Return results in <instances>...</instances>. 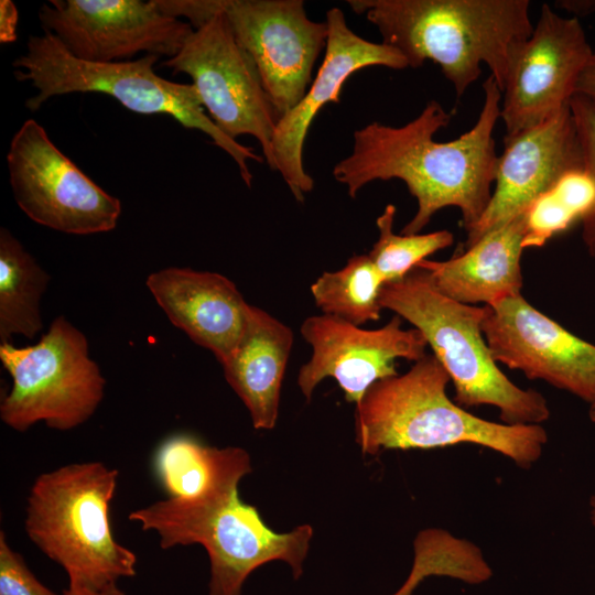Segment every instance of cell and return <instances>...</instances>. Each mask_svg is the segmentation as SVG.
Segmentation results:
<instances>
[{"label": "cell", "mask_w": 595, "mask_h": 595, "mask_svg": "<svg viewBox=\"0 0 595 595\" xmlns=\"http://www.w3.org/2000/svg\"><path fill=\"white\" fill-rule=\"evenodd\" d=\"M217 447L188 434L167 437L158 447L153 467L170 498H193L210 484Z\"/></svg>", "instance_id": "obj_24"}, {"label": "cell", "mask_w": 595, "mask_h": 595, "mask_svg": "<svg viewBox=\"0 0 595 595\" xmlns=\"http://www.w3.org/2000/svg\"><path fill=\"white\" fill-rule=\"evenodd\" d=\"M495 188L483 216L467 232L464 250L487 232L523 214L566 174L584 170L583 151L570 104L545 121L505 136Z\"/></svg>", "instance_id": "obj_16"}, {"label": "cell", "mask_w": 595, "mask_h": 595, "mask_svg": "<svg viewBox=\"0 0 595 595\" xmlns=\"http://www.w3.org/2000/svg\"><path fill=\"white\" fill-rule=\"evenodd\" d=\"M237 43L256 65L278 119L312 84L328 25L309 19L302 0H219Z\"/></svg>", "instance_id": "obj_12"}, {"label": "cell", "mask_w": 595, "mask_h": 595, "mask_svg": "<svg viewBox=\"0 0 595 595\" xmlns=\"http://www.w3.org/2000/svg\"><path fill=\"white\" fill-rule=\"evenodd\" d=\"M293 346L292 329L264 310L248 305L241 336L220 364L257 430L274 428L281 387Z\"/></svg>", "instance_id": "obj_20"}, {"label": "cell", "mask_w": 595, "mask_h": 595, "mask_svg": "<svg viewBox=\"0 0 595 595\" xmlns=\"http://www.w3.org/2000/svg\"><path fill=\"white\" fill-rule=\"evenodd\" d=\"M145 284L170 322L223 364L246 323V302L227 277L170 267L152 272Z\"/></svg>", "instance_id": "obj_18"}, {"label": "cell", "mask_w": 595, "mask_h": 595, "mask_svg": "<svg viewBox=\"0 0 595 595\" xmlns=\"http://www.w3.org/2000/svg\"><path fill=\"white\" fill-rule=\"evenodd\" d=\"M326 23L328 37L323 63L300 102L278 119L272 140L275 171L298 202H303L305 194L314 187V180L304 169L303 148L318 111L328 102H339L345 82L359 69L370 66L409 67L404 56L394 47L357 35L347 25L340 9H329Z\"/></svg>", "instance_id": "obj_17"}, {"label": "cell", "mask_w": 595, "mask_h": 595, "mask_svg": "<svg viewBox=\"0 0 595 595\" xmlns=\"http://www.w3.org/2000/svg\"><path fill=\"white\" fill-rule=\"evenodd\" d=\"M383 284L368 253L354 255L343 268L320 275L311 285V293L322 314L363 326L380 318Z\"/></svg>", "instance_id": "obj_22"}, {"label": "cell", "mask_w": 595, "mask_h": 595, "mask_svg": "<svg viewBox=\"0 0 595 595\" xmlns=\"http://www.w3.org/2000/svg\"><path fill=\"white\" fill-rule=\"evenodd\" d=\"M593 52L576 17H561L542 4L501 91L506 136L534 127L566 107Z\"/></svg>", "instance_id": "obj_13"}, {"label": "cell", "mask_w": 595, "mask_h": 595, "mask_svg": "<svg viewBox=\"0 0 595 595\" xmlns=\"http://www.w3.org/2000/svg\"><path fill=\"white\" fill-rule=\"evenodd\" d=\"M0 361L12 378L0 418L18 432L37 422L58 431L75 429L102 401L106 381L89 356L87 338L64 316L33 345L0 343Z\"/></svg>", "instance_id": "obj_8"}, {"label": "cell", "mask_w": 595, "mask_h": 595, "mask_svg": "<svg viewBox=\"0 0 595 595\" xmlns=\"http://www.w3.org/2000/svg\"><path fill=\"white\" fill-rule=\"evenodd\" d=\"M484 100L475 125L458 138L436 142L454 112L430 100L421 113L401 127L371 122L354 132L351 153L335 164L334 178L350 197L372 181L401 180L416 199L413 218L402 235L419 234L434 214L457 207L469 232L493 194L498 155L494 130L500 118L501 90L491 76L483 84Z\"/></svg>", "instance_id": "obj_1"}, {"label": "cell", "mask_w": 595, "mask_h": 595, "mask_svg": "<svg viewBox=\"0 0 595 595\" xmlns=\"http://www.w3.org/2000/svg\"><path fill=\"white\" fill-rule=\"evenodd\" d=\"M451 378L433 354L404 374L375 382L356 403L355 433L361 452L476 444L529 468L542 455L548 434L540 424H506L476 416L452 401Z\"/></svg>", "instance_id": "obj_4"}, {"label": "cell", "mask_w": 595, "mask_h": 595, "mask_svg": "<svg viewBox=\"0 0 595 595\" xmlns=\"http://www.w3.org/2000/svg\"><path fill=\"white\" fill-rule=\"evenodd\" d=\"M556 7L565 9L575 15H587L595 11V0L558 1Z\"/></svg>", "instance_id": "obj_32"}, {"label": "cell", "mask_w": 595, "mask_h": 595, "mask_svg": "<svg viewBox=\"0 0 595 595\" xmlns=\"http://www.w3.org/2000/svg\"><path fill=\"white\" fill-rule=\"evenodd\" d=\"M595 203V182L585 170L563 176L524 212L523 248L541 247L554 235L581 220Z\"/></svg>", "instance_id": "obj_23"}, {"label": "cell", "mask_w": 595, "mask_h": 595, "mask_svg": "<svg viewBox=\"0 0 595 595\" xmlns=\"http://www.w3.org/2000/svg\"><path fill=\"white\" fill-rule=\"evenodd\" d=\"M0 595H57L29 570L23 558L12 550L0 532Z\"/></svg>", "instance_id": "obj_28"}, {"label": "cell", "mask_w": 595, "mask_h": 595, "mask_svg": "<svg viewBox=\"0 0 595 595\" xmlns=\"http://www.w3.org/2000/svg\"><path fill=\"white\" fill-rule=\"evenodd\" d=\"M162 66L192 78L204 109L229 138L249 134L275 171L272 140L278 116L255 63L237 43L221 12L193 30L176 55Z\"/></svg>", "instance_id": "obj_10"}, {"label": "cell", "mask_w": 595, "mask_h": 595, "mask_svg": "<svg viewBox=\"0 0 595 595\" xmlns=\"http://www.w3.org/2000/svg\"><path fill=\"white\" fill-rule=\"evenodd\" d=\"M48 273L24 246L0 228V343L13 335L33 339L43 329L41 299Z\"/></svg>", "instance_id": "obj_21"}, {"label": "cell", "mask_w": 595, "mask_h": 595, "mask_svg": "<svg viewBox=\"0 0 595 595\" xmlns=\"http://www.w3.org/2000/svg\"><path fill=\"white\" fill-rule=\"evenodd\" d=\"M380 305L408 321L425 338L454 385L462 408L493 405L506 424H540L550 416L547 399L513 383L494 360L482 331L486 305H469L440 293L420 267L385 283Z\"/></svg>", "instance_id": "obj_5"}, {"label": "cell", "mask_w": 595, "mask_h": 595, "mask_svg": "<svg viewBox=\"0 0 595 595\" xmlns=\"http://www.w3.org/2000/svg\"><path fill=\"white\" fill-rule=\"evenodd\" d=\"M251 470L246 450L217 447L214 475L202 494L155 501L133 510L129 520L156 532L162 549L202 544L210 563L208 595H241L247 577L271 561L289 564L299 578L314 530L310 524L284 533L269 528L238 495L239 482Z\"/></svg>", "instance_id": "obj_2"}, {"label": "cell", "mask_w": 595, "mask_h": 595, "mask_svg": "<svg viewBox=\"0 0 595 595\" xmlns=\"http://www.w3.org/2000/svg\"><path fill=\"white\" fill-rule=\"evenodd\" d=\"M62 595H125L117 583L109 584L101 588H93L82 585H68Z\"/></svg>", "instance_id": "obj_31"}, {"label": "cell", "mask_w": 595, "mask_h": 595, "mask_svg": "<svg viewBox=\"0 0 595 595\" xmlns=\"http://www.w3.org/2000/svg\"><path fill=\"white\" fill-rule=\"evenodd\" d=\"M575 94L583 96L595 107V51L577 80Z\"/></svg>", "instance_id": "obj_30"}, {"label": "cell", "mask_w": 595, "mask_h": 595, "mask_svg": "<svg viewBox=\"0 0 595 595\" xmlns=\"http://www.w3.org/2000/svg\"><path fill=\"white\" fill-rule=\"evenodd\" d=\"M18 26V9L10 0L0 1V42H15Z\"/></svg>", "instance_id": "obj_29"}, {"label": "cell", "mask_w": 595, "mask_h": 595, "mask_svg": "<svg viewBox=\"0 0 595 595\" xmlns=\"http://www.w3.org/2000/svg\"><path fill=\"white\" fill-rule=\"evenodd\" d=\"M348 6L409 67L437 64L457 97L478 79L482 64L502 91L533 30L529 0H349Z\"/></svg>", "instance_id": "obj_3"}, {"label": "cell", "mask_w": 595, "mask_h": 595, "mask_svg": "<svg viewBox=\"0 0 595 595\" xmlns=\"http://www.w3.org/2000/svg\"><path fill=\"white\" fill-rule=\"evenodd\" d=\"M589 517H591V522L595 528V491L591 496V499H589Z\"/></svg>", "instance_id": "obj_33"}, {"label": "cell", "mask_w": 595, "mask_h": 595, "mask_svg": "<svg viewBox=\"0 0 595 595\" xmlns=\"http://www.w3.org/2000/svg\"><path fill=\"white\" fill-rule=\"evenodd\" d=\"M301 335L312 348L298 375V386L307 401L322 380L333 378L346 401L356 404L375 382L399 374L397 359L414 363L428 347L416 328H402L398 315L375 329L332 315H312L302 323Z\"/></svg>", "instance_id": "obj_14"}, {"label": "cell", "mask_w": 595, "mask_h": 595, "mask_svg": "<svg viewBox=\"0 0 595 595\" xmlns=\"http://www.w3.org/2000/svg\"><path fill=\"white\" fill-rule=\"evenodd\" d=\"M524 213L496 228L463 253L445 261L423 260L434 288L457 302L491 306L521 294Z\"/></svg>", "instance_id": "obj_19"}, {"label": "cell", "mask_w": 595, "mask_h": 595, "mask_svg": "<svg viewBox=\"0 0 595 595\" xmlns=\"http://www.w3.org/2000/svg\"><path fill=\"white\" fill-rule=\"evenodd\" d=\"M581 145L585 172L595 182V107L583 96L575 94L570 100ZM582 240L589 256L595 257V203L581 219Z\"/></svg>", "instance_id": "obj_27"}, {"label": "cell", "mask_w": 595, "mask_h": 595, "mask_svg": "<svg viewBox=\"0 0 595 595\" xmlns=\"http://www.w3.org/2000/svg\"><path fill=\"white\" fill-rule=\"evenodd\" d=\"M159 56L143 55L127 62L93 63L72 55L50 32L32 35L25 52L14 62V77L28 82L35 94L28 98L30 111L48 99L73 93H98L141 115H166L186 129L205 133L236 162L242 181L251 186L248 160L262 162L250 147L221 132L202 105L193 84L167 80L154 72Z\"/></svg>", "instance_id": "obj_6"}, {"label": "cell", "mask_w": 595, "mask_h": 595, "mask_svg": "<svg viewBox=\"0 0 595 595\" xmlns=\"http://www.w3.org/2000/svg\"><path fill=\"white\" fill-rule=\"evenodd\" d=\"M482 331L494 360L592 404L595 344L533 307L522 294L486 305Z\"/></svg>", "instance_id": "obj_15"}, {"label": "cell", "mask_w": 595, "mask_h": 595, "mask_svg": "<svg viewBox=\"0 0 595 595\" xmlns=\"http://www.w3.org/2000/svg\"><path fill=\"white\" fill-rule=\"evenodd\" d=\"M117 478L101 462L74 463L39 475L31 487L25 531L69 585L101 588L136 574V554L116 541L110 524Z\"/></svg>", "instance_id": "obj_7"}, {"label": "cell", "mask_w": 595, "mask_h": 595, "mask_svg": "<svg viewBox=\"0 0 595 595\" xmlns=\"http://www.w3.org/2000/svg\"><path fill=\"white\" fill-rule=\"evenodd\" d=\"M475 567L472 544L441 528L421 530L413 541V562L404 583L392 595H414L430 576L467 581Z\"/></svg>", "instance_id": "obj_25"}, {"label": "cell", "mask_w": 595, "mask_h": 595, "mask_svg": "<svg viewBox=\"0 0 595 595\" xmlns=\"http://www.w3.org/2000/svg\"><path fill=\"white\" fill-rule=\"evenodd\" d=\"M588 416L592 422H595V401L592 404H589Z\"/></svg>", "instance_id": "obj_34"}, {"label": "cell", "mask_w": 595, "mask_h": 595, "mask_svg": "<svg viewBox=\"0 0 595 595\" xmlns=\"http://www.w3.org/2000/svg\"><path fill=\"white\" fill-rule=\"evenodd\" d=\"M396 212V206L388 204L382 214L378 216L376 224L379 237L368 252L385 283L402 280L420 262L426 260V257L451 246L454 241V236L448 230H437L424 235L394 234Z\"/></svg>", "instance_id": "obj_26"}, {"label": "cell", "mask_w": 595, "mask_h": 595, "mask_svg": "<svg viewBox=\"0 0 595 595\" xmlns=\"http://www.w3.org/2000/svg\"><path fill=\"white\" fill-rule=\"evenodd\" d=\"M37 15L72 55L93 63L127 62L142 53L171 58L194 30L156 0H50Z\"/></svg>", "instance_id": "obj_11"}, {"label": "cell", "mask_w": 595, "mask_h": 595, "mask_svg": "<svg viewBox=\"0 0 595 595\" xmlns=\"http://www.w3.org/2000/svg\"><path fill=\"white\" fill-rule=\"evenodd\" d=\"M15 203L34 223L69 235L116 228L121 202L88 177L29 119L13 134L7 154Z\"/></svg>", "instance_id": "obj_9"}]
</instances>
